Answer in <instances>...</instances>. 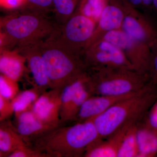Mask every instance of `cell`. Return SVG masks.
<instances>
[{
    "label": "cell",
    "mask_w": 157,
    "mask_h": 157,
    "mask_svg": "<svg viewBox=\"0 0 157 157\" xmlns=\"http://www.w3.org/2000/svg\"><path fill=\"white\" fill-rule=\"evenodd\" d=\"M93 120L61 125L29 140L31 146L50 157L84 156L87 147L100 139Z\"/></svg>",
    "instance_id": "cell-1"
},
{
    "label": "cell",
    "mask_w": 157,
    "mask_h": 157,
    "mask_svg": "<svg viewBox=\"0 0 157 157\" xmlns=\"http://www.w3.org/2000/svg\"><path fill=\"white\" fill-rule=\"evenodd\" d=\"M52 89H62L83 76L88 67L82 54L63 43L52 32L38 43Z\"/></svg>",
    "instance_id": "cell-2"
},
{
    "label": "cell",
    "mask_w": 157,
    "mask_h": 157,
    "mask_svg": "<svg viewBox=\"0 0 157 157\" xmlns=\"http://www.w3.org/2000/svg\"><path fill=\"white\" fill-rule=\"evenodd\" d=\"M157 101V84L150 81L135 95L120 101L93 120L102 139L110 137L127 125L144 117Z\"/></svg>",
    "instance_id": "cell-3"
},
{
    "label": "cell",
    "mask_w": 157,
    "mask_h": 157,
    "mask_svg": "<svg viewBox=\"0 0 157 157\" xmlns=\"http://www.w3.org/2000/svg\"><path fill=\"white\" fill-rule=\"evenodd\" d=\"M87 76L94 96H120L137 92L150 82L148 75L134 69L90 67Z\"/></svg>",
    "instance_id": "cell-4"
},
{
    "label": "cell",
    "mask_w": 157,
    "mask_h": 157,
    "mask_svg": "<svg viewBox=\"0 0 157 157\" xmlns=\"http://www.w3.org/2000/svg\"><path fill=\"white\" fill-rule=\"evenodd\" d=\"M56 27L45 13L30 10L1 21L2 33L11 44H18L19 47L44 40Z\"/></svg>",
    "instance_id": "cell-5"
},
{
    "label": "cell",
    "mask_w": 157,
    "mask_h": 157,
    "mask_svg": "<svg viewBox=\"0 0 157 157\" xmlns=\"http://www.w3.org/2000/svg\"><path fill=\"white\" fill-rule=\"evenodd\" d=\"M97 25L93 19L76 12L59 27H56L53 33L63 43L82 54Z\"/></svg>",
    "instance_id": "cell-6"
},
{
    "label": "cell",
    "mask_w": 157,
    "mask_h": 157,
    "mask_svg": "<svg viewBox=\"0 0 157 157\" xmlns=\"http://www.w3.org/2000/svg\"><path fill=\"white\" fill-rule=\"evenodd\" d=\"M103 39L119 48L135 70L148 75L152 55V51L148 46L130 36L121 29L109 32Z\"/></svg>",
    "instance_id": "cell-7"
},
{
    "label": "cell",
    "mask_w": 157,
    "mask_h": 157,
    "mask_svg": "<svg viewBox=\"0 0 157 157\" xmlns=\"http://www.w3.org/2000/svg\"><path fill=\"white\" fill-rule=\"evenodd\" d=\"M125 15L121 30L130 36L148 46L157 49V29L147 15L121 0Z\"/></svg>",
    "instance_id": "cell-8"
},
{
    "label": "cell",
    "mask_w": 157,
    "mask_h": 157,
    "mask_svg": "<svg viewBox=\"0 0 157 157\" xmlns=\"http://www.w3.org/2000/svg\"><path fill=\"white\" fill-rule=\"evenodd\" d=\"M82 56L88 68L135 70L119 48L104 39L85 49L82 52Z\"/></svg>",
    "instance_id": "cell-9"
},
{
    "label": "cell",
    "mask_w": 157,
    "mask_h": 157,
    "mask_svg": "<svg viewBox=\"0 0 157 157\" xmlns=\"http://www.w3.org/2000/svg\"><path fill=\"white\" fill-rule=\"evenodd\" d=\"M92 96L88 82L87 73L63 88L60 109L61 124L75 121L82 104Z\"/></svg>",
    "instance_id": "cell-10"
},
{
    "label": "cell",
    "mask_w": 157,
    "mask_h": 157,
    "mask_svg": "<svg viewBox=\"0 0 157 157\" xmlns=\"http://www.w3.org/2000/svg\"><path fill=\"white\" fill-rule=\"evenodd\" d=\"M124 15L121 0H109L84 50L101 41L109 32L121 29Z\"/></svg>",
    "instance_id": "cell-11"
},
{
    "label": "cell",
    "mask_w": 157,
    "mask_h": 157,
    "mask_svg": "<svg viewBox=\"0 0 157 157\" xmlns=\"http://www.w3.org/2000/svg\"><path fill=\"white\" fill-rule=\"evenodd\" d=\"M62 89H51L39 96L32 110L40 120L54 126L61 125L60 109Z\"/></svg>",
    "instance_id": "cell-12"
},
{
    "label": "cell",
    "mask_w": 157,
    "mask_h": 157,
    "mask_svg": "<svg viewBox=\"0 0 157 157\" xmlns=\"http://www.w3.org/2000/svg\"><path fill=\"white\" fill-rule=\"evenodd\" d=\"M39 42L20 46L18 51L25 57L33 77V87L42 93L50 88L45 63L38 46Z\"/></svg>",
    "instance_id": "cell-13"
},
{
    "label": "cell",
    "mask_w": 157,
    "mask_h": 157,
    "mask_svg": "<svg viewBox=\"0 0 157 157\" xmlns=\"http://www.w3.org/2000/svg\"><path fill=\"white\" fill-rule=\"evenodd\" d=\"M143 90L123 95L91 96L82 104L75 121L78 123L93 120L118 102L135 95Z\"/></svg>",
    "instance_id": "cell-14"
},
{
    "label": "cell",
    "mask_w": 157,
    "mask_h": 157,
    "mask_svg": "<svg viewBox=\"0 0 157 157\" xmlns=\"http://www.w3.org/2000/svg\"><path fill=\"white\" fill-rule=\"evenodd\" d=\"M15 117L16 123L14 125L15 128L30 145L29 140L31 138L56 127L40 120L32 109L21 113Z\"/></svg>",
    "instance_id": "cell-15"
},
{
    "label": "cell",
    "mask_w": 157,
    "mask_h": 157,
    "mask_svg": "<svg viewBox=\"0 0 157 157\" xmlns=\"http://www.w3.org/2000/svg\"><path fill=\"white\" fill-rule=\"evenodd\" d=\"M25 57L19 51L1 49V74L18 82L25 72Z\"/></svg>",
    "instance_id": "cell-16"
},
{
    "label": "cell",
    "mask_w": 157,
    "mask_h": 157,
    "mask_svg": "<svg viewBox=\"0 0 157 157\" xmlns=\"http://www.w3.org/2000/svg\"><path fill=\"white\" fill-rule=\"evenodd\" d=\"M130 125H126L107 137V140L100 138L96 140L87 147L83 157H117L121 142Z\"/></svg>",
    "instance_id": "cell-17"
},
{
    "label": "cell",
    "mask_w": 157,
    "mask_h": 157,
    "mask_svg": "<svg viewBox=\"0 0 157 157\" xmlns=\"http://www.w3.org/2000/svg\"><path fill=\"white\" fill-rule=\"evenodd\" d=\"M30 146L17 132L14 125L8 119L0 124V157H9L18 149Z\"/></svg>",
    "instance_id": "cell-18"
},
{
    "label": "cell",
    "mask_w": 157,
    "mask_h": 157,
    "mask_svg": "<svg viewBox=\"0 0 157 157\" xmlns=\"http://www.w3.org/2000/svg\"><path fill=\"white\" fill-rule=\"evenodd\" d=\"M138 157H153L157 155V130L144 124L138 126L137 132Z\"/></svg>",
    "instance_id": "cell-19"
},
{
    "label": "cell",
    "mask_w": 157,
    "mask_h": 157,
    "mask_svg": "<svg viewBox=\"0 0 157 157\" xmlns=\"http://www.w3.org/2000/svg\"><path fill=\"white\" fill-rule=\"evenodd\" d=\"M137 128V123L131 124L128 127L120 145L117 157H138Z\"/></svg>",
    "instance_id": "cell-20"
},
{
    "label": "cell",
    "mask_w": 157,
    "mask_h": 157,
    "mask_svg": "<svg viewBox=\"0 0 157 157\" xmlns=\"http://www.w3.org/2000/svg\"><path fill=\"white\" fill-rule=\"evenodd\" d=\"M42 94L39 90L35 87L20 92L11 101L15 117L21 113L31 110Z\"/></svg>",
    "instance_id": "cell-21"
},
{
    "label": "cell",
    "mask_w": 157,
    "mask_h": 157,
    "mask_svg": "<svg viewBox=\"0 0 157 157\" xmlns=\"http://www.w3.org/2000/svg\"><path fill=\"white\" fill-rule=\"evenodd\" d=\"M81 0H53L56 20L60 25L65 23L74 13Z\"/></svg>",
    "instance_id": "cell-22"
},
{
    "label": "cell",
    "mask_w": 157,
    "mask_h": 157,
    "mask_svg": "<svg viewBox=\"0 0 157 157\" xmlns=\"http://www.w3.org/2000/svg\"><path fill=\"white\" fill-rule=\"evenodd\" d=\"M109 0H81L76 12L93 19L97 24Z\"/></svg>",
    "instance_id": "cell-23"
},
{
    "label": "cell",
    "mask_w": 157,
    "mask_h": 157,
    "mask_svg": "<svg viewBox=\"0 0 157 157\" xmlns=\"http://www.w3.org/2000/svg\"><path fill=\"white\" fill-rule=\"evenodd\" d=\"M18 82L1 74L0 96L11 101L20 92Z\"/></svg>",
    "instance_id": "cell-24"
},
{
    "label": "cell",
    "mask_w": 157,
    "mask_h": 157,
    "mask_svg": "<svg viewBox=\"0 0 157 157\" xmlns=\"http://www.w3.org/2000/svg\"><path fill=\"white\" fill-rule=\"evenodd\" d=\"M23 7L30 11L45 14L48 11L54 10L53 0H25Z\"/></svg>",
    "instance_id": "cell-25"
},
{
    "label": "cell",
    "mask_w": 157,
    "mask_h": 157,
    "mask_svg": "<svg viewBox=\"0 0 157 157\" xmlns=\"http://www.w3.org/2000/svg\"><path fill=\"white\" fill-rule=\"evenodd\" d=\"M9 157H50L48 155L31 146L23 147L11 154Z\"/></svg>",
    "instance_id": "cell-26"
},
{
    "label": "cell",
    "mask_w": 157,
    "mask_h": 157,
    "mask_svg": "<svg viewBox=\"0 0 157 157\" xmlns=\"http://www.w3.org/2000/svg\"><path fill=\"white\" fill-rule=\"evenodd\" d=\"M13 113L11 101L0 96V122L8 119Z\"/></svg>",
    "instance_id": "cell-27"
},
{
    "label": "cell",
    "mask_w": 157,
    "mask_h": 157,
    "mask_svg": "<svg viewBox=\"0 0 157 157\" xmlns=\"http://www.w3.org/2000/svg\"><path fill=\"white\" fill-rule=\"evenodd\" d=\"M144 124L151 128L157 130V101L151 107Z\"/></svg>",
    "instance_id": "cell-28"
},
{
    "label": "cell",
    "mask_w": 157,
    "mask_h": 157,
    "mask_svg": "<svg viewBox=\"0 0 157 157\" xmlns=\"http://www.w3.org/2000/svg\"><path fill=\"white\" fill-rule=\"evenodd\" d=\"M152 51V55L148 75L150 80L157 84V49Z\"/></svg>",
    "instance_id": "cell-29"
},
{
    "label": "cell",
    "mask_w": 157,
    "mask_h": 157,
    "mask_svg": "<svg viewBox=\"0 0 157 157\" xmlns=\"http://www.w3.org/2000/svg\"><path fill=\"white\" fill-rule=\"evenodd\" d=\"M0 4L5 9H16L23 7L25 0H0Z\"/></svg>",
    "instance_id": "cell-30"
},
{
    "label": "cell",
    "mask_w": 157,
    "mask_h": 157,
    "mask_svg": "<svg viewBox=\"0 0 157 157\" xmlns=\"http://www.w3.org/2000/svg\"><path fill=\"white\" fill-rule=\"evenodd\" d=\"M130 6L136 9H143V2L142 0H124Z\"/></svg>",
    "instance_id": "cell-31"
},
{
    "label": "cell",
    "mask_w": 157,
    "mask_h": 157,
    "mask_svg": "<svg viewBox=\"0 0 157 157\" xmlns=\"http://www.w3.org/2000/svg\"><path fill=\"white\" fill-rule=\"evenodd\" d=\"M143 9L147 12L154 9L153 1V0H142Z\"/></svg>",
    "instance_id": "cell-32"
},
{
    "label": "cell",
    "mask_w": 157,
    "mask_h": 157,
    "mask_svg": "<svg viewBox=\"0 0 157 157\" xmlns=\"http://www.w3.org/2000/svg\"><path fill=\"white\" fill-rule=\"evenodd\" d=\"M153 1L154 9L157 11V0H153Z\"/></svg>",
    "instance_id": "cell-33"
}]
</instances>
